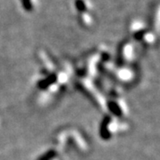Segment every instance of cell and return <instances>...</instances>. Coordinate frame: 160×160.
<instances>
[{
  "mask_svg": "<svg viewBox=\"0 0 160 160\" xmlns=\"http://www.w3.org/2000/svg\"><path fill=\"white\" fill-rule=\"evenodd\" d=\"M76 6H77V8L80 12H84L86 10V5H85L84 1H82V0H77L76 1Z\"/></svg>",
  "mask_w": 160,
  "mask_h": 160,
  "instance_id": "6da1fadb",
  "label": "cell"
},
{
  "mask_svg": "<svg viewBox=\"0 0 160 160\" xmlns=\"http://www.w3.org/2000/svg\"><path fill=\"white\" fill-rule=\"evenodd\" d=\"M22 5L24 6V9H26L27 11L31 10V2H30V0H22Z\"/></svg>",
  "mask_w": 160,
  "mask_h": 160,
  "instance_id": "7a4b0ae2",
  "label": "cell"
}]
</instances>
